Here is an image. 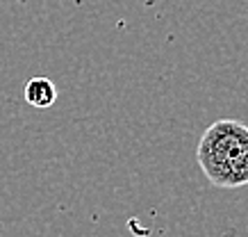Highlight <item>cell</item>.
Returning <instances> with one entry per match:
<instances>
[{"mask_svg":"<svg viewBox=\"0 0 248 237\" xmlns=\"http://www.w3.org/2000/svg\"><path fill=\"white\" fill-rule=\"evenodd\" d=\"M196 158L214 187L237 190L248 185V126L234 119L214 121L198 142Z\"/></svg>","mask_w":248,"mask_h":237,"instance_id":"1","label":"cell"},{"mask_svg":"<svg viewBox=\"0 0 248 237\" xmlns=\"http://www.w3.org/2000/svg\"><path fill=\"white\" fill-rule=\"evenodd\" d=\"M25 100L37 110H46L57 100V87L48 78H32L25 84Z\"/></svg>","mask_w":248,"mask_h":237,"instance_id":"2","label":"cell"}]
</instances>
